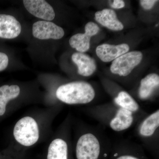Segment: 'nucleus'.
<instances>
[{
    "mask_svg": "<svg viewBox=\"0 0 159 159\" xmlns=\"http://www.w3.org/2000/svg\"><path fill=\"white\" fill-rule=\"evenodd\" d=\"M112 144L101 125L85 124L75 142V158L108 159Z\"/></svg>",
    "mask_w": 159,
    "mask_h": 159,
    "instance_id": "nucleus-1",
    "label": "nucleus"
},
{
    "mask_svg": "<svg viewBox=\"0 0 159 159\" xmlns=\"http://www.w3.org/2000/svg\"><path fill=\"white\" fill-rule=\"evenodd\" d=\"M84 111L89 116L98 121L100 125L117 133L129 129L145 116L134 113L117 106L113 102L90 106L84 109Z\"/></svg>",
    "mask_w": 159,
    "mask_h": 159,
    "instance_id": "nucleus-2",
    "label": "nucleus"
},
{
    "mask_svg": "<svg viewBox=\"0 0 159 159\" xmlns=\"http://www.w3.org/2000/svg\"><path fill=\"white\" fill-rule=\"evenodd\" d=\"M135 133L141 146L159 159V109L147 113L136 124Z\"/></svg>",
    "mask_w": 159,
    "mask_h": 159,
    "instance_id": "nucleus-3",
    "label": "nucleus"
},
{
    "mask_svg": "<svg viewBox=\"0 0 159 159\" xmlns=\"http://www.w3.org/2000/svg\"><path fill=\"white\" fill-rule=\"evenodd\" d=\"M57 99L69 105L88 104L96 97L93 86L84 81H75L60 86L56 92Z\"/></svg>",
    "mask_w": 159,
    "mask_h": 159,
    "instance_id": "nucleus-4",
    "label": "nucleus"
},
{
    "mask_svg": "<svg viewBox=\"0 0 159 159\" xmlns=\"http://www.w3.org/2000/svg\"><path fill=\"white\" fill-rule=\"evenodd\" d=\"M13 136L21 145L30 147L35 144L39 138V130L37 122L32 117H23L15 125Z\"/></svg>",
    "mask_w": 159,
    "mask_h": 159,
    "instance_id": "nucleus-5",
    "label": "nucleus"
},
{
    "mask_svg": "<svg viewBox=\"0 0 159 159\" xmlns=\"http://www.w3.org/2000/svg\"><path fill=\"white\" fill-rule=\"evenodd\" d=\"M108 159H149L141 145L127 140L112 144Z\"/></svg>",
    "mask_w": 159,
    "mask_h": 159,
    "instance_id": "nucleus-6",
    "label": "nucleus"
},
{
    "mask_svg": "<svg viewBox=\"0 0 159 159\" xmlns=\"http://www.w3.org/2000/svg\"><path fill=\"white\" fill-rule=\"evenodd\" d=\"M143 54L138 51H131L122 54L114 60L110 67L111 73L121 77L128 76L133 69L142 61Z\"/></svg>",
    "mask_w": 159,
    "mask_h": 159,
    "instance_id": "nucleus-7",
    "label": "nucleus"
},
{
    "mask_svg": "<svg viewBox=\"0 0 159 159\" xmlns=\"http://www.w3.org/2000/svg\"><path fill=\"white\" fill-rule=\"evenodd\" d=\"M32 34L39 39H59L63 37L65 32L62 28L54 23L39 20L33 24Z\"/></svg>",
    "mask_w": 159,
    "mask_h": 159,
    "instance_id": "nucleus-8",
    "label": "nucleus"
},
{
    "mask_svg": "<svg viewBox=\"0 0 159 159\" xmlns=\"http://www.w3.org/2000/svg\"><path fill=\"white\" fill-rule=\"evenodd\" d=\"M99 30V26L95 23H88L85 26V33H78L72 36L69 40L70 45L80 53L88 51L91 37L97 34Z\"/></svg>",
    "mask_w": 159,
    "mask_h": 159,
    "instance_id": "nucleus-9",
    "label": "nucleus"
},
{
    "mask_svg": "<svg viewBox=\"0 0 159 159\" xmlns=\"http://www.w3.org/2000/svg\"><path fill=\"white\" fill-rule=\"evenodd\" d=\"M23 3L27 11L35 17L48 21L55 17L53 7L46 1L24 0Z\"/></svg>",
    "mask_w": 159,
    "mask_h": 159,
    "instance_id": "nucleus-10",
    "label": "nucleus"
},
{
    "mask_svg": "<svg viewBox=\"0 0 159 159\" xmlns=\"http://www.w3.org/2000/svg\"><path fill=\"white\" fill-rule=\"evenodd\" d=\"M159 86V75L155 73L148 74L140 81L137 90L138 98L143 101L153 99L158 91Z\"/></svg>",
    "mask_w": 159,
    "mask_h": 159,
    "instance_id": "nucleus-11",
    "label": "nucleus"
},
{
    "mask_svg": "<svg viewBox=\"0 0 159 159\" xmlns=\"http://www.w3.org/2000/svg\"><path fill=\"white\" fill-rule=\"evenodd\" d=\"M129 50V46L127 44L118 45L102 44L97 47L96 54L102 61L109 62L127 53Z\"/></svg>",
    "mask_w": 159,
    "mask_h": 159,
    "instance_id": "nucleus-12",
    "label": "nucleus"
},
{
    "mask_svg": "<svg viewBox=\"0 0 159 159\" xmlns=\"http://www.w3.org/2000/svg\"><path fill=\"white\" fill-rule=\"evenodd\" d=\"M54 139L49 145L47 159H70V142L66 134Z\"/></svg>",
    "mask_w": 159,
    "mask_h": 159,
    "instance_id": "nucleus-13",
    "label": "nucleus"
},
{
    "mask_svg": "<svg viewBox=\"0 0 159 159\" xmlns=\"http://www.w3.org/2000/svg\"><path fill=\"white\" fill-rule=\"evenodd\" d=\"M21 26L16 19L9 15L0 14V38H16L20 34Z\"/></svg>",
    "mask_w": 159,
    "mask_h": 159,
    "instance_id": "nucleus-14",
    "label": "nucleus"
},
{
    "mask_svg": "<svg viewBox=\"0 0 159 159\" xmlns=\"http://www.w3.org/2000/svg\"><path fill=\"white\" fill-rule=\"evenodd\" d=\"M72 60L77 66V73L80 76L89 77L96 70L97 65L95 60L87 54L76 52L72 55Z\"/></svg>",
    "mask_w": 159,
    "mask_h": 159,
    "instance_id": "nucleus-15",
    "label": "nucleus"
},
{
    "mask_svg": "<svg viewBox=\"0 0 159 159\" xmlns=\"http://www.w3.org/2000/svg\"><path fill=\"white\" fill-rule=\"evenodd\" d=\"M95 19L102 26L113 31H121L124 28L116 12L111 9H106L97 11L95 13Z\"/></svg>",
    "mask_w": 159,
    "mask_h": 159,
    "instance_id": "nucleus-16",
    "label": "nucleus"
},
{
    "mask_svg": "<svg viewBox=\"0 0 159 159\" xmlns=\"http://www.w3.org/2000/svg\"><path fill=\"white\" fill-rule=\"evenodd\" d=\"M20 93L19 87L16 85H4L0 87V116L6 111L7 103L16 99Z\"/></svg>",
    "mask_w": 159,
    "mask_h": 159,
    "instance_id": "nucleus-17",
    "label": "nucleus"
},
{
    "mask_svg": "<svg viewBox=\"0 0 159 159\" xmlns=\"http://www.w3.org/2000/svg\"><path fill=\"white\" fill-rule=\"evenodd\" d=\"M9 64V58L5 53L0 52V72L5 70Z\"/></svg>",
    "mask_w": 159,
    "mask_h": 159,
    "instance_id": "nucleus-18",
    "label": "nucleus"
},
{
    "mask_svg": "<svg viewBox=\"0 0 159 159\" xmlns=\"http://www.w3.org/2000/svg\"><path fill=\"white\" fill-rule=\"evenodd\" d=\"M158 1L155 0H142L140 1V4L141 6L144 8L145 10H150L152 9L154 6L155 4Z\"/></svg>",
    "mask_w": 159,
    "mask_h": 159,
    "instance_id": "nucleus-19",
    "label": "nucleus"
},
{
    "mask_svg": "<svg viewBox=\"0 0 159 159\" xmlns=\"http://www.w3.org/2000/svg\"><path fill=\"white\" fill-rule=\"evenodd\" d=\"M125 2L122 0H115L111 3V6L113 8L120 9L123 8L125 6Z\"/></svg>",
    "mask_w": 159,
    "mask_h": 159,
    "instance_id": "nucleus-20",
    "label": "nucleus"
}]
</instances>
